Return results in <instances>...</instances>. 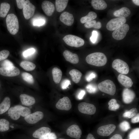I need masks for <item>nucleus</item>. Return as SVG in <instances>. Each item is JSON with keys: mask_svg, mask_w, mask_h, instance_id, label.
<instances>
[{"mask_svg": "<svg viewBox=\"0 0 139 139\" xmlns=\"http://www.w3.org/2000/svg\"><path fill=\"white\" fill-rule=\"evenodd\" d=\"M86 61L89 64L100 67L106 65L107 62V58L103 53L95 52L88 55L86 57Z\"/></svg>", "mask_w": 139, "mask_h": 139, "instance_id": "obj_1", "label": "nucleus"}, {"mask_svg": "<svg viewBox=\"0 0 139 139\" xmlns=\"http://www.w3.org/2000/svg\"><path fill=\"white\" fill-rule=\"evenodd\" d=\"M30 108L21 105H16L10 108L8 111V114L13 120H16L21 116L25 117L30 114Z\"/></svg>", "mask_w": 139, "mask_h": 139, "instance_id": "obj_2", "label": "nucleus"}, {"mask_svg": "<svg viewBox=\"0 0 139 139\" xmlns=\"http://www.w3.org/2000/svg\"><path fill=\"white\" fill-rule=\"evenodd\" d=\"M6 21L7 29L9 32L12 35L16 34L19 28L18 19L16 16L13 14H8Z\"/></svg>", "mask_w": 139, "mask_h": 139, "instance_id": "obj_3", "label": "nucleus"}, {"mask_svg": "<svg viewBox=\"0 0 139 139\" xmlns=\"http://www.w3.org/2000/svg\"><path fill=\"white\" fill-rule=\"evenodd\" d=\"M98 87L100 91L110 95H113L115 93V85L110 80H106L102 81L98 84Z\"/></svg>", "mask_w": 139, "mask_h": 139, "instance_id": "obj_4", "label": "nucleus"}, {"mask_svg": "<svg viewBox=\"0 0 139 139\" xmlns=\"http://www.w3.org/2000/svg\"><path fill=\"white\" fill-rule=\"evenodd\" d=\"M63 40L67 45L73 47H80L83 46L84 43L83 39L72 34L65 36L63 38Z\"/></svg>", "mask_w": 139, "mask_h": 139, "instance_id": "obj_5", "label": "nucleus"}, {"mask_svg": "<svg viewBox=\"0 0 139 139\" xmlns=\"http://www.w3.org/2000/svg\"><path fill=\"white\" fill-rule=\"evenodd\" d=\"M112 67L121 74H127L129 71V68L127 64L120 59H117L114 60L112 63Z\"/></svg>", "mask_w": 139, "mask_h": 139, "instance_id": "obj_6", "label": "nucleus"}, {"mask_svg": "<svg viewBox=\"0 0 139 139\" xmlns=\"http://www.w3.org/2000/svg\"><path fill=\"white\" fill-rule=\"evenodd\" d=\"M129 29V25L127 24H124L113 31L112 37L117 40H122L125 37Z\"/></svg>", "mask_w": 139, "mask_h": 139, "instance_id": "obj_7", "label": "nucleus"}, {"mask_svg": "<svg viewBox=\"0 0 139 139\" xmlns=\"http://www.w3.org/2000/svg\"><path fill=\"white\" fill-rule=\"evenodd\" d=\"M126 22L125 18H117L110 20L107 23L106 28L110 31H114L125 24Z\"/></svg>", "mask_w": 139, "mask_h": 139, "instance_id": "obj_8", "label": "nucleus"}, {"mask_svg": "<svg viewBox=\"0 0 139 139\" xmlns=\"http://www.w3.org/2000/svg\"><path fill=\"white\" fill-rule=\"evenodd\" d=\"M78 108L81 112L88 115L94 114L96 111V107L93 105L86 102L80 103L78 105Z\"/></svg>", "mask_w": 139, "mask_h": 139, "instance_id": "obj_9", "label": "nucleus"}, {"mask_svg": "<svg viewBox=\"0 0 139 139\" xmlns=\"http://www.w3.org/2000/svg\"><path fill=\"white\" fill-rule=\"evenodd\" d=\"M35 6L32 4L29 0H25L23 12L24 17L27 20H28L34 15L35 10Z\"/></svg>", "mask_w": 139, "mask_h": 139, "instance_id": "obj_10", "label": "nucleus"}, {"mask_svg": "<svg viewBox=\"0 0 139 139\" xmlns=\"http://www.w3.org/2000/svg\"><path fill=\"white\" fill-rule=\"evenodd\" d=\"M116 126L110 124L101 126L98 128L97 132L98 135L102 136H108L110 135L115 130Z\"/></svg>", "mask_w": 139, "mask_h": 139, "instance_id": "obj_11", "label": "nucleus"}, {"mask_svg": "<svg viewBox=\"0 0 139 139\" xmlns=\"http://www.w3.org/2000/svg\"><path fill=\"white\" fill-rule=\"evenodd\" d=\"M20 73L19 69L14 66L8 68L0 67V74L4 76H15L19 75Z\"/></svg>", "mask_w": 139, "mask_h": 139, "instance_id": "obj_12", "label": "nucleus"}, {"mask_svg": "<svg viewBox=\"0 0 139 139\" xmlns=\"http://www.w3.org/2000/svg\"><path fill=\"white\" fill-rule=\"evenodd\" d=\"M58 109L68 110L71 108L72 104L70 99L67 97H64L60 99L56 105Z\"/></svg>", "mask_w": 139, "mask_h": 139, "instance_id": "obj_13", "label": "nucleus"}, {"mask_svg": "<svg viewBox=\"0 0 139 139\" xmlns=\"http://www.w3.org/2000/svg\"><path fill=\"white\" fill-rule=\"evenodd\" d=\"M44 116V114L42 112L37 111L25 116L24 119L29 124H34L42 119Z\"/></svg>", "mask_w": 139, "mask_h": 139, "instance_id": "obj_14", "label": "nucleus"}, {"mask_svg": "<svg viewBox=\"0 0 139 139\" xmlns=\"http://www.w3.org/2000/svg\"><path fill=\"white\" fill-rule=\"evenodd\" d=\"M66 133L67 135L71 137L79 139L81 137L82 132L78 125H73L67 128Z\"/></svg>", "mask_w": 139, "mask_h": 139, "instance_id": "obj_15", "label": "nucleus"}, {"mask_svg": "<svg viewBox=\"0 0 139 139\" xmlns=\"http://www.w3.org/2000/svg\"><path fill=\"white\" fill-rule=\"evenodd\" d=\"M135 97L134 92L128 88H125L122 92V99L123 102L126 104L132 102Z\"/></svg>", "mask_w": 139, "mask_h": 139, "instance_id": "obj_16", "label": "nucleus"}, {"mask_svg": "<svg viewBox=\"0 0 139 139\" xmlns=\"http://www.w3.org/2000/svg\"><path fill=\"white\" fill-rule=\"evenodd\" d=\"M41 7L45 14L49 16L52 15L55 10V6L53 3L48 1H44L42 3Z\"/></svg>", "mask_w": 139, "mask_h": 139, "instance_id": "obj_17", "label": "nucleus"}, {"mask_svg": "<svg viewBox=\"0 0 139 139\" xmlns=\"http://www.w3.org/2000/svg\"><path fill=\"white\" fill-rule=\"evenodd\" d=\"M59 19L62 22L68 26H71L74 21L73 15L66 12H64L61 14L60 15Z\"/></svg>", "mask_w": 139, "mask_h": 139, "instance_id": "obj_18", "label": "nucleus"}, {"mask_svg": "<svg viewBox=\"0 0 139 139\" xmlns=\"http://www.w3.org/2000/svg\"><path fill=\"white\" fill-rule=\"evenodd\" d=\"M63 54L66 61L73 64H76L79 63V58L76 54L66 50L64 51Z\"/></svg>", "mask_w": 139, "mask_h": 139, "instance_id": "obj_19", "label": "nucleus"}, {"mask_svg": "<svg viewBox=\"0 0 139 139\" xmlns=\"http://www.w3.org/2000/svg\"><path fill=\"white\" fill-rule=\"evenodd\" d=\"M117 79L119 82L126 88H131L133 84L132 79L129 77L122 74L118 75Z\"/></svg>", "mask_w": 139, "mask_h": 139, "instance_id": "obj_20", "label": "nucleus"}, {"mask_svg": "<svg viewBox=\"0 0 139 139\" xmlns=\"http://www.w3.org/2000/svg\"><path fill=\"white\" fill-rule=\"evenodd\" d=\"M20 97L22 103L24 105L30 106L35 103V100L33 97L26 94H21Z\"/></svg>", "mask_w": 139, "mask_h": 139, "instance_id": "obj_21", "label": "nucleus"}, {"mask_svg": "<svg viewBox=\"0 0 139 139\" xmlns=\"http://www.w3.org/2000/svg\"><path fill=\"white\" fill-rule=\"evenodd\" d=\"M51 132V130L49 128L42 127L36 130L33 133L32 136L35 138H39Z\"/></svg>", "mask_w": 139, "mask_h": 139, "instance_id": "obj_22", "label": "nucleus"}, {"mask_svg": "<svg viewBox=\"0 0 139 139\" xmlns=\"http://www.w3.org/2000/svg\"><path fill=\"white\" fill-rule=\"evenodd\" d=\"M131 14V11L128 8L123 7L119 10L115 11L113 13L116 17L125 18L128 17Z\"/></svg>", "mask_w": 139, "mask_h": 139, "instance_id": "obj_23", "label": "nucleus"}, {"mask_svg": "<svg viewBox=\"0 0 139 139\" xmlns=\"http://www.w3.org/2000/svg\"><path fill=\"white\" fill-rule=\"evenodd\" d=\"M91 4L94 9L98 10L105 9L107 6L105 2L103 0H92Z\"/></svg>", "mask_w": 139, "mask_h": 139, "instance_id": "obj_24", "label": "nucleus"}, {"mask_svg": "<svg viewBox=\"0 0 139 139\" xmlns=\"http://www.w3.org/2000/svg\"><path fill=\"white\" fill-rule=\"evenodd\" d=\"M11 105V100L8 97H5L0 104V114H2L9 109Z\"/></svg>", "mask_w": 139, "mask_h": 139, "instance_id": "obj_25", "label": "nucleus"}, {"mask_svg": "<svg viewBox=\"0 0 139 139\" xmlns=\"http://www.w3.org/2000/svg\"><path fill=\"white\" fill-rule=\"evenodd\" d=\"M53 80L56 84L58 83L61 79L62 73L61 71L57 67L54 68L52 71Z\"/></svg>", "mask_w": 139, "mask_h": 139, "instance_id": "obj_26", "label": "nucleus"}, {"mask_svg": "<svg viewBox=\"0 0 139 139\" xmlns=\"http://www.w3.org/2000/svg\"><path fill=\"white\" fill-rule=\"evenodd\" d=\"M73 81L75 83H78L80 81L82 74L79 71L75 69L71 70L69 72Z\"/></svg>", "mask_w": 139, "mask_h": 139, "instance_id": "obj_27", "label": "nucleus"}, {"mask_svg": "<svg viewBox=\"0 0 139 139\" xmlns=\"http://www.w3.org/2000/svg\"><path fill=\"white\" fill-rule=\"evenodd\" d=\"M68 1L67 0H56L55 7L56 11L58 12L63 11L67 6Z\"/></svg>", "mask_w": 139, "mask_h": 139, "instance_id": "obj_28", "label": "nucleus"}, {"mask_svg": "<svg viewBox=\"0 0 139 139\" xmlns=\"http://www.w3.org/2000/svg\"><path fill=\"white\" fill-rule=\"evenodd\" d=\"M20 66L27 71H31L36 68V65L34 63L28 61H23L21 62Z\"/></svg>", "mask_w": 139, "mask_h": 139, "instance_id": "obj_29", "label": "nucleus"}, {"mask_svg": "<svg viewBox=\"0 0 139 139\" xmlns=\"http://www.w3.org/2000/svg\"><path fill=\"white\" fill-rule=\"evenodd\" d=\"M10 6V4L6 2L1 3V5L0 17L4 18L7 15Z\"/></svg>", "mask_w": 139, "mask_h": 139, "instance_id": "obj_30", "label": "nucleus"}, {"mask_svg": "<svg viewBox=\"0 0 139 139\" xmlns=\"http://www.w3.org/2000/svg\"><path fill=\"white\" fill-rule=\"evenodd\" d=\"M97 17L96 13L94 12L91 11L85 16L82 17L80 20L81 22L82 23L91 21L95 19Z\"/></svg>", "mask_w": 139, "mask_h": 139, "instance_id": "obj_31", "label": "nucleus"}, {"mask_svg": "<svg viewBox=\"0 0 139 139\" xmlns=\"http://www.w3.org/2000/svg\"><path fill=\"white\" fill-rule=\"evenodd\" d=\"M9 122L4 119H0V131L5 132L9 129Z\"/></svg>", "mask_w": 139, "mask_h": 139, "instance_id": "obj_32", "label": "nucleus"}, {"mask_svg": "<svg viewBox=\"0 0 139 139\" xmlns=\"http://www.w3.org/2000/svg\"><path fill=\"white\" fill-rule=\"evenodd\" d=\"M109 109L111 111H116L120 107L119 105L117 103V100L114 99H111L108 102Z\"/></svg>", "mask_w": 139, "mask_h": 139, "instance_id": "obj_33", "label": "nucleus"}, {"mask_svg": "<svg viewBox=\"0 0 139 139\" xmlns=\"http://www.w3.org/2000/svg\"><path fill=\"white\" fill-rule=\"evenodd\" d=\"M21 76L23 79L28 83L33 84L34 83V80L32 75L28 73L24 72L21 74Z\"/></svg>", "mask_w": 139, "mask_h": 139, "instance_id": "obj_34", "label": "nucleus"}, {"mask_svg": "<svg viewBox=\"0 0 139 139\" xmlns=\"http://www.w3.org/2000/svg\"><path fill=\"white\" fill-rule=\"evenodd\" d=\"M138 113V110L136 108H133L125 112L123 114L124 117L132 118Z\"/></svg>", "mask_w": 139, "mask_h": 139, "instance_id": "obj_35", "label": "nucleus"}, {"mask_svg": "<svg viewBox=\"0 0 139 139\" xmlns=\"http://www.w3.org/2000/svg\"><path fill=\"white\" fill-rule=\"evenodd\" d=\"M129 139H139V128H135L128 135Z\"/></svg>", "mask_w": 139, "mask_h": 139, "instance_id": "obj_36", "label": "nucleus"}, {"mask_svg": "<svg viewBox=\"0 0 139 139\" xmlns=\"http://www.w3.org/2000/svg\"><path fill=\"white\" fill-rule=\"evenodd\" d=\"M87 91L90 93H93L96 92L98 90V87L95 84H88L86 86Z\"/></svg>", "mask_w": 139, "mask_h": 139, "instance_id": "obj_37", "label": "nucleus"}, {"mask_svg": "<svg viewBox=\"0 0 139 139\" xmlns=\"http://www.w3.org/2000/svg\"><path fill=\"white\" fill-rule=\"evenodd\" d=\"M120 129L123 131L126 132L130 128L129 123L126 121H124L121 123L119 125Z\"/></svg>", "mask_w": 139, "mask_h": 139, "instance_id": "obj_38", "label": "nucleus"}, {"mask_svg": "<svg viewBox=\"0 0 139 139\" xmlns=\"http://www.w3.org/2000/svg\"><path fill=\"white\" fill-rule=\"evenodd\" d=\"M10 54L9 51L4 50L0 51V61L4 60L7 58Z\"/></svg>", "mask_w": 139, "mask_h": 139, "instance_id": "obj_39", "label": "nucleus"}, {"mask_svg": "<svg viewBox=\"0 0 139 139\" xmlns=\"http://www.w3.org/2000/svg\"><path fill=\"white\" fill-rule=\"evenodd\" d=\"M57 136L54 133L50 132L43 136L39 139H57Z\"/></svg>", "mask_w": 139, "mask_h": 139, "instance_id": "obj_40", "label": "nucleus"}, {"mask_svg": "<svg viewBox=\"0 0 139 139\" xmlns=\"http://www.w3.org/2000/svg\"><path fill=\"white\" fill-rule=\"evenodd\" d=\"M1 65L2 67L6 68H10L14 66L13 63L7 59L4 60L1 63Z\"/></svg>", "mask_w": 139, "mask_h": 139, "instance_id": "obj_41", "label": "nucleus"}, {"mask_svg": "<svg viewBox=\"0 0 139 139\" xmlns=\"http://www.w3.org/2000/svg\"><path fill=\"white\" fill-rule=\"evenodd\" d=\"M45 22V20L42 18H38L34 20L33 24L34 25L40 26L44 24Z\"/></svg>", "mask_w": 139, "mask_h": 139, "instance_id": "obj_42", "label": "nucleus"}, {"mask_svg": "<svg viewBox=\"0 0 139 139\" xmlns=\"http://www.w3.org/2000/svg\"><path fill=\"white\" fill-rule=\"evenodd\" d=\"M96 21L95 20H93L91 21L85 23L84 26L87 28H95Z\"/></svg>", "mask_w": 139, "mask_h": 139, "instance_id": "obj_43", "label": "nucleus"}, {"mask_svg": "<svg viewBox=\"0 0 139 139\" xmlns=\"http://www.w3.org/2000/svg\"><path fill=\"white\" fill-rule=\"evenodd\" d=\"M35 51V49L33 48L29 49L24 52L23 54V56L25 57H27L33 54Z\"/></svg>", "mask_w": 139, "mask_h": 139, "instance_id": "obj_44", "label": "nucleus"}, {"mask_svg": "<svg viewBox=\"0 0 139 139\" xmlns=\"http://www.w3.org/2000/svg\"><path fill=\"white\" fill-rule=\"evenodd\" d=\"M96 76V74L93 72H90L86 76L85 79L88 82H90L92 81L93 79Z\"/></svg>", "mask_w": 139, "mask_h": 139, "instance_id": "obj_45", "label": "nucleus"}, {"mask_svg": "<svg viewBox=\"0 0 139 139\" xmlns=\"http://www.w3.org/2000/svg\"><path fill=\"white\" fill-rule=\"evenodd\" d=\"M71 84L70 81L67 79H65L63 81L61 84V87L63 89L67 88L69 85Z\"/></svg>", "mask_w": 139, "mask_h": 139, "instance_id": "obj_46", "label": "nucleus"}, {"mask_svg": "<svg viewBox=\"0 0 139 139\" xmlns=\"http://www.w3.org/2000/svg\"><path fill=\"white\" fill-rule=\"evenodd\" d=\"M98 34L97 32L93 30L92 32V34L90 38L91 41L93 43H94L96 41Z\"/></svg>", "mask_w": 139, "mask_h": 139, "instance_id": "obj_47", "label": "nucleus"}, {"mask_svg": "<svg viewBox=\"0 0 139 139\" xmlns=\"http://www.w3.org/2000/svg\"><path fill=\"white\" fill-rule=\"evenodd\" d=\"M17 6L20 9H23L24 6L25 0H16Z\"/></svg>", "mask_w": 139, "mask_h": 139, "instance_id": "obj_48", "label": "nucleus"}, {"mask_svg": "<svg viewBox=\"0 0 139 139\" xmlns=\"http://www.w3.org/2000/svg\"><path fill=\"white\" fill-rule=\"evenodd\" d=\"M85 94V91L83 90H81L80 91L77 95V98L79 100L82 99Z\"/></svg>", "mask_w": 139, "mask_h": 139, "instance_id": "obj_49", "label": "nucleus"}, {"mask_svg": "<svg viewBox=\"0 0 139 139\" xmlns=\"http://www.w3.org/2000/svg\"><path fill=\"white\" fill-rule=\"evenodd\" d=\"M132 123H135L139 122V114L138 113L135 116L132 118L131 119Z\"/></svg>", "mask_w": 139, "mask_h": 139, "instance_id": "obj_50", "label": "nucleus"}, {"mask_svg": "<svg viewBox=\"0 0 139 139\" xmlns=\"http://www.w3.org/2000/svg\"><path fill=\"white\" fill-rule=\"evenodd\" d=\"M109 139H123V138L120 135L116 134L113 136Z\"/></svg>", "mask_w": 139, "mask_h": 139, "instance_id": "obj_51", "label": "nucleus"}, {"mask_svg": "<svg viewBox=\"0 0 139 139\" xmlns=\"http://www.w3.org/2000/svg\"><path fill=\"white\" fill-rule=\"evenodd\" d=\"M86 139H95L93 136L91 134H89Z\"/></svg>", "mask_w": 139, "mask_h": 139, "instance_id": "obj_52", "label": "nucleus"}, {"mask_svg": "<svg viewBox=\"0 0 139 139\" xmlns=\"http://www.w3.org/2000/svg\"><path fill=\"white\" fill-rule=\"evenodd\" d=\"M132 2L136 5L139 6V0H132Z\"/></svg>", "mask_w": 139, "mask_h": 139, "instance_id": "obj_53", "label": "nucleus"}, {"mask_svg": "<svg viewBox=\"0 0 139 139\" xmlns=\"http://www.w3.org/2000/svg\"><path fill=\"white\" fill-rule=\"evenodd\" d=\"M58 139H64L63 138H59Z\"/></svg>", "mask_w": 139, "mask_h": 139, "instance_id": "obj_54", "label": "nucleus"}, {"mask_svg": "<svg viewBox=\"0 0 139 139\" xmlns=\"http://www.w3.org/2000/svg\"></svg>", "mask_w": 139, "mask_h": 139, "instance_id": "obj_55", "label": "nucleus"}, {"mask_svg": "<svg viewBox=\"0 0 139 139\" xmlns=\"http://www.w3.org/2000/svg\"></svg>", "mask_w": 139, "mask_h": 139, "instance_id": "obj_56", "label": "nucleus"}]
</instances>
